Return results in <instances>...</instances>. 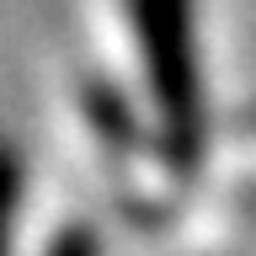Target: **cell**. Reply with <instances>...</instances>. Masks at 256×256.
I'll return each mask as SVG.
<instances>
[{
  "label": "cell",
  "instance_id": "277c9868",
  "mask_svg": "<svg viewBox=\"0 0 256 256\" xmlns=\"http://www.w3.org/2000/svg\"><path fill=\"white\" fill-rule=\"evenodd\" d=\"M43 256H102V235H96V224H86V219H64L59 230H54Z\"/></svg>",
  "mask_w": 256,
  "mask_h": 256
},
{
  "label": "cell",
  "instance_id": "6da1fadb",
  "mask_svg": "<svg viewBox=\"0 0 256 256\" xmlns=\"http://www.w3.org/2000/svg\"><path fill=\"white\" fill-rule=\"evenodd\" d=\"M128 27L139 43L155 150L176 182H192L208 160V102H203V59H198V6L192 0H123Z\"/></svg>",
  "mask_w": 256,
  "mask_h": 256
},
{
  "label": "cell",
  "instance_id": "7a4b0ae2",
  "mask_svg": "<svg viewBox=\"0 0 256 256\" xmlns=\"http://www.w3.org/2000/svg\"><path fill=\"white\" fill-rule=\"evenodd\" d=\"M80 107H86V118L96 123V134L118 150V155H128V150H139V128H134V112H128V96L118 91V80L96 75L86 91H80Z\"/></svg>",
  "mask_w": 256,
  "mask_h": 256
},
{
  "label": "cell",
  "instance_id": "3957f363",
  "mask_svg": "<svg viewBox=\"0 0 256 256\" xmlns=\"http://www.w3.org/2000/svg\"><path fill=\"white\" fill-rule=\"evenodd\" d=\"M22 182H27V160L16 139L0 134V256H16V224H22Z\"/></svg>",
  "mask_w": 256,
  "mask_h": 256
}]
</instances>
